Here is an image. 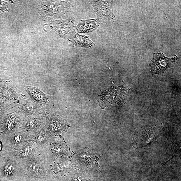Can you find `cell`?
Segmentation results:
<instances>
[{"mask_svg": "<svg viewBox=\"0 0 181 181\" xmlns=\"http://www.w3.org/2000/svg\"><path fill=\"white\" fill-rule=\"evenodd\" d=\"M92 5L97 15V23H106L115 17L113 9L114 1H89Z\"/></svg>", "mask_w": 181, "mask_h": 181, "instance_id": "cell-1", "label": "cell"}, {"mask_svg": "<svg viewBox=\"0 0 181 181\" xmlns=\"http://www.w3.org/2000/svg\"><path fill=\"white\" fill-rule=\"evenodd\" d=\"M153 59L150 63L152 75H161L173 66L178 58L176 55L169 58L164 56V53H154Z\"/></svg>", "mask_w": 181, "mask_h": 181, "instance_id": "cell-2", "label": "cell"}, {"mask_svg": "<svg viewBox=\"0 0 181 181\" xmlns=\"http://www.w3.org/2000/svg\"><path fill=\"white\" fill-rule=\"evenodd\" d=\"M23 160L24 172L29 177L41 179L45 178V169L41 161L38 158L32 155Z\"/></svg>", "mask_w": 181, "mask_h": 181, "instance_id": "cell-3", "label": "cell"}, {"mask_svg": "<svg viewBox=\"0 0 181 181\" xmlns=\"http://www.w3.org/2000/svg\"><path fill=\"white\" fill-rule=\"evenodd\" d=\"M68 125L66 120L59 115L49 116L48 117V123L45 128L50 135L65 130Z\"/></svg>", "mask_w": 181, "mask_h": 181, "instance_id": "cell-4", "label": "cell"}, {"mask_svg": "<svg viewBox=\"0 0 181 181\" xmlns=\"http://www.w3.org/2000/svg\"><path fill=\"white\" fill-rule=\"evenodd\" d=\"M67 38L76 47L92 48L95 46V43L91 41L88 37L78 34L75 30L69 34Z\"/></svg>", "mask_w": 181, "mask_h": 181, "instance_id": "cell-5", "label": "cell"}, {"mask_svg": "<svg viewBox=\"0 0 181 181\" xmlns=\"http://www.w3.org/2000/svg\"><path fill=\"white\" fill-rule=\"evenodd\" d=\"M96 22L95 19L82 20L78 25L74 26V28L80 33L91 32L96 30L98 27Z\"/></svg>", "mask_w": 181, "mask_h": 181, "instance_id": "cell-6", "label": "cell"}, {"mask_svg": "<svg viewBox=\"0 0 181 181\" xmlns=\"http://www.w3.org/2000/svg\"><path fill=\"white\" fill-rule=\"evenodd\" d=\"M29 137L25 133L15 132L11 136L10 141L15 149H18L25 145L26 142L29 140Z\"/></svg>", "mask_w": 181, "mask_h": 181, "instance_id": "cell-7", "label": "cell"}, {"mask_svg": "<svg viewBox=\"0 0 181 181\" xmlns=\"http://www.w3.org/2000/svg\"><path fill=\"white\" fill-rule=\"evenodd\" d=\"M35 144L34 143L24 145L21 148L16 150L15 151L14 155L15 157L19 158V159H24L29 156L33 155V153L34 152L35 149Z\"/></svg>", "mask_w": 181, "mask_h": 181, "instance_id": "cell-8", "label": "cell"}, {"mask_svg": "<svg viewBox=\"0 0 181 181\" xmlns=\"http://www.w3.org/2000/svg\"><path fill=\"white\" fill-rule=\"evenodd\" d=\"M20 120L15 114H10L4 119L3 125L4 130L10 133L15 130L19 125Z\"/></svg>", "mask_w": 181, "mask_h": 181, "instance_id": "cell-9", "label": "cell"}, {"mask_svg": "<svg viewBox=\"0 0 181 181\" xmlns=\"http://www.w3.org/2000/svg\"><path fill=\"white\" fill-rule=\"evenodd\" d=\"M50 135L45 128L38 132L36 134L29 137V141L34 142L36 145H42L46 141Z\"/></svg>", "mask_w": 181, "mask_h": 181, "instance_id": "cell-10", "label": "cell"}, {"mask_svg": "<svg viewBox=\"0 0 181 181\" xmlns=\"http://www.w3.org/2000/svg\"><path fill=\"white\" fill-rule=\"evenodd\" d=\"M24 127L28 132H35L42 127V122L39 118L31 117L29 118Z\"/></svg>", "mask_w": 181, "mask_h": 181, "instance_id": "cell-11", "label": "cell"}, {"mask_svg": "<svg viewBox=\"0 0 181 181\" xmlns=\"http://www.w3.org/2000/svg\"><path fill=\"white\" fill-rule=\"evenodd\" d=\"M17 165L16 163L12 161H9L4 165L3 173L7 177H10L13 175L16 171Z\"/></svg>", "mask_w": 181, "mask_h": 181, "instance_id": "cell-12", "label": "cell"}, {"mask_svg": "<svg viewBox=\"0 0 181 181\" xmlns=\"http://www.w3.org/2000/svg\"><path fill=\"white\" fill-rule=\"evenodd\" d=\"M28 92L35 100L38 102H44L46 99L45 95L38 89L30 88L28 89Z\"/></svg>", "mask_w": 181, "mask_h": 181, "instance_id": "cell-13", "label": "cell"}, {"mask_svg": "<svg viewBox=\"0 0 181 181\" xmlns=\"http://www.w3.org/2000/svg\"><path fill=\"white\" fill-rule=\"evenodd\" d=\"M24 108L25 109L26 111L31 113H35L39 112V111L37 110L36 107L32 104H26L24 106Z\"/></svg>", "mask_w": 181, "mask_h": 181, "instance_id": "cell-14", "label": "cell"}, {"mask_svg": "<svg viewBox=\"0 0 181 181\" xmlns=\"http://www.w3.org/2000/svg\"><path fill=\"white\" fill-rule=\"evenodd\" d=\"M8 4L6 2L0 1V13L8 11Z\"/></svg>", "mask_w": 181, "mask_h": 181, "instance_id": "cell-15", "label": "cell"}, {"mask_svg": "<svg viewBox=\"0 0 181 181\" xmlns=\"http://www.w3.org/2000/svg\"><path fill=\"white\" fill-rule=\"evenodd\" d=\"M2 148V144L1 142H0V151H1Z\"/></svg>", "mask_w": 181, "mask_h": 181, "instance_id": "cell-16", "label": "cell"}]
</instances>
